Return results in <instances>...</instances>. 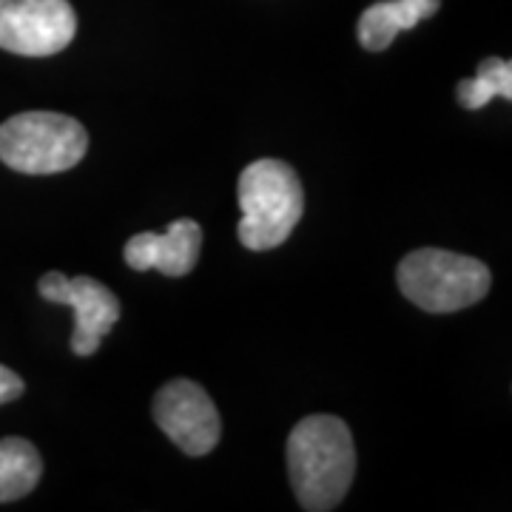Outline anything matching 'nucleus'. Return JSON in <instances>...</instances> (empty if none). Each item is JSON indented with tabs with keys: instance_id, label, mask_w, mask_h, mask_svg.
Returning a JSON list of instances; mask_svg holds the SVG:
<instances>
[{
	"instance_id": "8",
	"label": "nucleus",
	"mask_w": 512,
	"mask_h": 512,
	"mask_svg": "<svg viewBox=\"0 0 512 512\" xmlns=\"http://www.w3.org/2000/svg\"><path fill=\"white\" fill-rule=\"evenodd\" d=\"M202 248V228L194 220H174L165 234L143 231L126 242V265L131 271H160L165 276H188Z\"/></svg>"
},
{
	"instance_id": "2",
	"label": "nucleus",
	"mask_w": 512,
	"mask_h": 512,
	"mask_svg": "<svg viewBox=\"0 0 512 512\" xmlns=\"http://www.w3.org/2000/svg\"><path fill=\"white\" fill-rule=\"evenodd\" d=\"M239 242L248 251H274L288 242L302 220L305 194L291 165L282 160H256L239 174Z\"/></svg>"
},
{
	"instance_id": "7",
	"label": "nucleus",
	"mask_w": 512,
	"mask_h": 512,
	"mask_svg": "<svg viewBox=\"0 0 512 512\" xmlns=\"http://www.w3.org/2000/svg\"><path fill=\"white\" fill-rule=\"evenodd\" d=\"M40 296L46 302L69 305L74 308V333L72 350L77 356H92L100 348L103 336L109 333L120 319V302L117 296L92 276H74L69 279L60 271H49L40 279Z\"/></svg>"
},
{
	"instance_id": "5",
	"label": "nucleus",
	"mask_w": 512,
	"mask_h": 512,
	"mask_svg": "<svg viewBox=\"0 0 512 512\" xmlns=\"http://www.w3.org/2000/svg\"><path fill=\"white\" fill-rule=\"evenodd\" d=\"M77 15L69 0H0V49L49 57L74 40Z\"/></svg>"
},
{
	"instance_id": "1",
	"label": "nucleus",
	"mask_w": 512,
	"mask_h": 512,
	"mask_svg": "<svg viewBox=\"0 0 512 512\" xmlns=\"http://www.w3.org/2000/svg\"><path fill=\"white\" fill-rule=\"evenodd\" d=\"M288 473L302 510L339 507L356 476V447L348 424L328 413L299 421L288 436Z\"/></svg>"
},
{
	"instance_id": "4",
	"label": "nucleus",
	"mask_w": 512,
	"mask_h": 512,
	"mask_svg": "<svg viewBox=\"0 0 512 512\" xmlns=\"http://www.w3.org/2000/svg\"><path fill=\"white\" fill-rule=\"evenodd\" d=\"M83 123L57 111H23L0 126V160L20 174H60L86 157Z\"/></svg>"
},
{
	"instance_id": "9",
	"label": "nucleus",
	"mask_w": 512,
	"mask_h": 512,
	"mask_svg": "<svg viewBox=\"0 0 512 512\" xmlns=\"http://www.w3.org/2000/svg\"><path fill=\"white\" fill-rule=\"evenodd\" d=\"M441 0H382L367 6L359 18V43L367 52H384L404 29L419 26L439 12Z\"/></svg>"
},
{
	"instance_id": "11",
	"label": "nucleus",
	"mask_w": 512,
	"mask_h": 512,
	"mask_svg": "<svg viewBox=\"0 0 512 512\" xmlns=\"http://www.w3.org/2000/svg\"><path fill=\"white\" fill-rule=\"evenodd\" d=\"M456 97L470 111L484 109L493 97L512 100V63L501 57H487L484 63H478L476 77L458 83Z\"/></svg>"
},
{
	"instance_id": "10",
	"label": "nucleus",
	"mask_w": 512,
	"mask_h": 512,
	"mask_svg": "<svg viewBox=\"0 0 512 512\" xmlns=\"http://www.w3.org/2000/svg\"><path fill=\"white\" fill-rule=\"evenodd\" d=\"M43 476V458L32 441L9 436L0 439V504L18 501L37 487Z\"/></svg>"
},
{
	"instance_id": "6",
	"label": "nucleus",
	"mask_w": 512,
	"mask_h": 512,
	"mask_svg": "<svg viewBox=\"0 0 512 512\" xmlns=\"http://www.w3.org/2000/svg\"><path fill=\"white\" fill-rule=\"evenodd\" d=\"M154 421L185 456H208L220 441L217 404L191 379H174L154 396Z\"/></svg>"
},
{
	"instance_id": "3",
	"label": "nucleus",
	"mask_w": 512,
	"mask_h": 512,
	"mask_svg": "<svg viewBox=\"0 0 512 512\" xmlns=\"http://www.w3.org/2000/svg\"><path fill=\"white\" fill-rule=\"evenodd\" d=\"M490 268L473 256L419 248L399 262V288L421 311L453 313L481 302L490 291Z\"/></svg>"
},
{
	"instance_id": "12",
	"label": "nucleus",
	"mask_w": 512,
	"mask_h": 512,
	"mask_svg": "<svg viewBox=\"0 0 512 512\" xmlns=\"http://www.w3.org/2000/svg\"><path fill=\"white\" fill-rule=\"evenodd\" d=\"M23 390H26V384H23V379H20L18 373L0 365V404H9L15 402V399H20Z\"/></svg>"
}]
</instances>
